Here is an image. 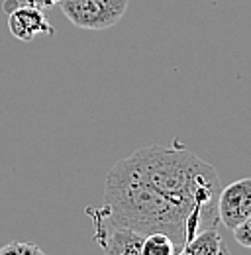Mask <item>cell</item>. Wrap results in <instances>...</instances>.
Masks as SVG:
<instances>
[{"instance_id":"cell-1","label":"cell","mask_w":251,"mask_h":255,"mask_svg":"<svg viewBox=\"0 0 251 255\" xmlns=\"http://www.w3.org/2000/svg\"><path fill=\"white\" fill-rule=\"evenodd\" d=\"M124 161L139 179L187 212L194 236L220 224V175L190 149L177 143L171 147L147 145Z\"/></svg>"},{"instance_id":"cell-2","label":"cell","mask_w":251,"mask_h":255,"mask_svg":"<svg viewBox=\"0 0 251 255\" xmlns=\"http://www.w3.org/2000/svg\"><path fill=\"white\" fill-rule=\"evenodd\" d=\"M93 224L124 226L137 232H163L171 236L179 248L188 242L194 232L188 214L139 179L126 161H118L106 175L104 206L89 208Z\"/></svg>"},{"instance_id":"cell-3","label":"cell","mask_w":251,"mask_h":255,"mask_svg":"<svg viewBox=\"0 0 251 255\" xmlns=\"http://www.w3.org/2000/svg\"><path fill=\"white\" fill-rule=\"evenodd\" d=\"M59 8L81 30H108L124 18L127 0H61Z\"/></svg>"},{"instance_id":"cell-4","label":"cell","mask_w":251,"mask_h":255,"mask_svg":"<svg viewBox=\"0 0 251 255\" xmlns=\"http://www.w3.org/2000/svg\"><path fill=\"white\" fill-rule=\"evenodd\" d=\"M251 216V177L222 187L218 198V218L228 230H236Z\"/></svg>"},{"instance_id":"cell-5","label":"cell","mask_w":251,"mask_h":255,"mask_svg":"<svg viewBox=\"0 0 251 255\" xmlns=\"http://www.w3.org/2000/svg\"><path fill=\"white\" fill-rule=\"evenodd\" d=\"M94 240L104 255H143L145 232L124 226L94 224Z\"/></svg>"},{"instance_id":"cell-6","label":"cell","mask_w":251,"mask_h":255,"mask_svg":"<svg viewBox=\"0 0 251 255\" xmlns=\"http://www.w3.org/2000/svg\"><path fill=\"white\" fill-rule=\"evenodd\" d=\"M8 30L20 41H31L37 35H51L55 32L47 22L41 8L33 4H18L8 8Z\"/></svg>"},{"instance_id":"cell-7","label":"cell","mask_w":251,"mask_h":255,"mask_svg":"<svg viewBox=\"0 0 251 255\" xmlns=\"http://www.w3.org/2000/svg\"><path fill=\"white\" fill-rule=\"evenodd\" d=\"M226 246L222 244V236L216 228H208L192 236L185 242L175 255H220Z\"/></svg>"},{"instance_id":"cell-8","label":"cell","mask_w":251,"mask_h":255,"mask_svg":"<svg viewBox=\"0 0 251 255\" xmlns=\"http://www.w3.org/2000/svg\"><path fill=\"white\" fill-rule=\"evenodd\" d=\"M179 252V244L163 234V232H147L143 240V255H175Z\"/></svg>"},{"instance_id":"cell-9","label":"cell","mask_w":251,"mask_h":255,"mask_svg":"<svg viewBox=\"0 0 251 255\" xmlns=\"http://www.w3.org/2000/svg\"><path fill=\"white\" fill-rule=\"evenodd\" d=\"M0 255H47L39 246L30 242H10L0 248Z\"/></svg>"},{"instance_id":"cell-10","label":"cell","mask_w":251,"mask_h":255,"mask_svg":"<svg viewBox=\"0 0 251 255\" xmlns=\"http://www.w3.org/2000/svg\"><path fill=\"white\" fill-rule=\"evenodd\" d=\"M234 238H236V242H238L242 248L251 250V216L246 222H242L234 230Z\"/></svg>"},{"instance_id":"cell-11","label":"cell","mask_w":251,"mask_h":255,"mask_svg":"<svg viewBox=\"0 0 251 255\" xmlns=\"http://www.w3.org/2000/svg\"><path fill=\"white\" fill-rule=\"evenodd\" d=\"M26 2L37 6V8H41V10H47V8H53L55 4H59L61 0H26Z\"/></svg>"},{"instance_id":"cell-12","label":"cell","mask_w":251,"mask_h":255,"mask_svg":"<svg viewBox=\"0 0 251 255\" xmlns=\"http://www.w3.org/2000/svg\"><path fill=\"white\" fill-rule=\"evenodd\" d=\"M220 255H232V254H230V250H228V248H224V250H222V254H220Z\"/></svg>"}]
</instances>
